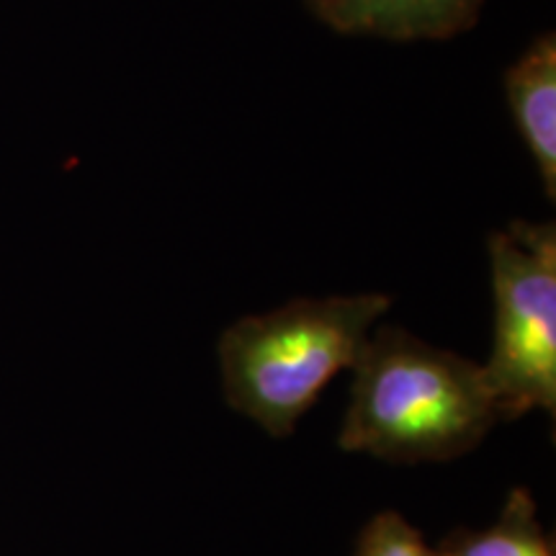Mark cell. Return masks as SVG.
<instances>
[{
  "mask_svg": "<svg viewBox=\"0 0 556 556\" xmlns=\"http://www.w3.org/2000/svg\"><path fill=\"white\" fill-rule=\"evenodd\" d=\"M389 304L379 291L294 299L232 323L217 348L229 407L287 438L325 387L353 368Z\"/></svg>",
  "mask_w": 556,
  "mask_h": 556,
  "instance_id": "7a4b0ae2",
  "label": "cell"
},
{
  "mask_svg": "<svg viewBox=\"0 0 556 556\" xmlns=\"http://www.w3.org/2000/svg\"><path fill=\"white\" fill-rule=\"evenodd\" d=\"M513 122L536 163L548 199L556 197V37L541 34L505 70Z\"/></svg>",
  "mask_w": 556,
  "mask_h": 556,
  "instance_id": "5b68a950",
  "label": "cell"
},
{
  "mask_svg": "<svg viewBox=\"0 0 556 556\" xmlns=\"http://www.w3.org/2000/svg\"><path fill=\"white\" fill-rule=\"evenodd\" d=\"M356 556H438L400 513H379L361 531Z\"/></svg>",
  "mask_w": 556,
  "mask_h": 556,
  "instance_id": "52a82bcc",
  "label": "cell"
},
{
  "mask_svg": "<svg viewBox=\"0 0 556 556\" xmlns=\"http://www.w3.org/2000/svg\"><path fill=\"white\" fill-rule=\"evenodd\" d=\"M438 556H554L531 492L518 486L507 495L497 523L486 531H462L446 539Z\"/></svg>",
  "mask_w": 556,
  "mask_h": 556,
  "instance_id": "8992f818",
  "label": "cell"
},
{
  "mask_svg": "<svg viewBox=\"0 0 556 556\" xmlns=\"http://www.w3.org/2000/svg\"><path fill=\"white\" fill-rule=\"evenodd\" d=\"M309 11L348 37L441 41L469 31L486 0H304Z\"/></svg>",
  "mask_w": 556,
  "mask_h": 556,
  "instance_id": "277c9868",
  "label": "cell"
},
{
  "mask_svg": "<svg viewBox=\"0 0 556 556\" xmlns=\"http://www.w3.org/2000/svg\"><path fill=\"white\" fill-rule=\"evenodd\" d=\"M495 338L484 381L503 420L556 409V227L510 222L486 242Z\"/></svg>",
  "mask_w": 556,
  "mask_h": 556,
  "instance_id": "3957f363",
  "label": "cell"
},
{
  "mask_svg": "<svg viewBox=\"0 0 556 556\" xmlns=\"http://www.w3.org/2000/svg\"><path fill=\"white\" fill-rule=\"evenodd\" d=\"M351 371L338 435L348 454L448 462L475 451L503 420L482 366L394 325L374 328Z\"/></svg>",
  "mask_w": 556,
  "mask_h": 556,
  "instance_id": "6da1fadb",
  "label": "cell"
}]
</instances>
